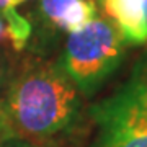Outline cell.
I'll use <instances>...</instances> for the list:
<instances>
[{"instance_id":"obj_1","label":"cell","mask_w":147,"mask_h":147,"mask_svg":"<svg viewBox=\"0 0 147 147\" xmlns=\"http://www.w3.org/2000/svg\"><path fill=\"white\" fill-rule=\"evenodd\" d=\"M2 108L13 139L41 146L75 131L84 96L59 64L28 61L11 75Z\"/></svg>"},{"instance_id":"obj_2","label":"cell","mask_w":147,"mask_h":147,"mask_svg":"<svg viewBox=\"0 0 147 147\" xmlns=\"http://www.w3.org/2000/svg\"><path fill=\"white\" fill-rule=\"evenodd\" d=\"M126 46L119 28L110 18L96 16L85 28L70 33L57 64L82 96L92 98L118 70Z\"/></svg>"},{"instance_id":"obj_3","label":"cell","mask_w":147,"mask_h":147,"mask_svg":"<svg viewBox=\"0 0 147 147\" xmlns=\"http://www.w3.org/2000/svg\"><path fill=\"white\" fill-rule=\"evenodd\" d=\"M88 116L95 126L88 147H147V74L136 70Z\"/></svg>"},{"instance_id":"obj_4","label":"cell","mask_w":147,"mask_h":147,"mask_svg":"<svg viewBox=\"0 0 147 147\" xmlns=\"http://www.w3.org/2000/svg\"><path fill=\"white\" fill-rule=\"evenodd\" d=\"M101 3L127 44H146L147 0H101Z\"/></svg>"},{"instance_id":"obj_5","label":"cell","mask_w":147,"mask_h":147,"mask_svg":"<svg viewBox=\"0 0 147 147\" xmlns=\"http://www.w3.org/2000/svg\"><path fill=\"white\" fill-rule=\"evenodd\" d=\"M98 16V8L93 0H75L59 20L57 28L67 33H75L85 28Z\"/></svg>"},{"instance_id":"obj_6","label":"cell","mask_w":147,"mask_h":147,"mask_svg":"<svg viewBox=\"0 0 147 147\" xmlns=\"http://www.w3.org/2000/svg\"><path fill=\"white\" fill-rule=\"evenodd\" d=\"M3 20H5V34L8 41L11 42L13 49L21 51L31 36V23L16 10L5 11Z\"/></svg>"},{"instance_id":"obj_7","label":"cell","mask_w":147,"mask_h":147,"mask_svg":"<svg viewBox=\"0 0 147 147\" xmlns=\"http://www.w3.org/2000/svg\"><path fill=\"white\" fill-rule=\"evenodd\" d=\"M74 2L75 0H41L39 2V15H41L42 21L57 28L61 16Z\"/></svg>"},{"instance_id":"obj_8","label":"cell","mask_w":147,"mask_h":147,"mask_svg":"<svg viewBox=\"0 0 147 147\" xmlns=\"http://www.w3.org/2000/svg\"><path fill=\"white\" fill-rule=\"evenodd\" d=\"M7 139H13L10 134V129L7 126L5 115H3V108H2V100H0V142L7 141Z\"/></svg>"},{"instance_id":"obj_9","label":"cell","mask_w":147,"mask_h":147,"mask_svg":"<svg viewBox=\"0 0 147 147\" xmlns=\"http://www.w3.org/2000/svg\"><path fill=\"white\" fill-rule=\"evenodd\" d=\"M0 147H41V146L26 142V141H23V139H7V141H3L0 144Z\"/></svg>"},{"instance_id":"obj_10","label":"cell","mask_w":147,"mask_h":147,"mask_svg":"<svg viewBox=\"0 0 147 147\" xmlns=\"http://www.w3.org/2000/svg\"><path fill=\"white\" fill-rule=\"evenodd\" d=\"M10 2L11 0H0V11H2V15L8 10H15V8H10Z\"/></svg>"},{"instance_id":"obj_11","label":"cell","mask_w":147,"mask_h":147,"mask_svg":"<svg viewBox=\"0 0 147 147\" xmlns=\"http://www.w3.org/2000/svg\"><path fill=\"white\" fill-rule=\"evenodd\" d=\"M23 2H26V0H11V2H10V8H15V10H16V7L21 5Z\"/></svg>"},{"instance_id":"obj_12","label":"cell","mask_w":147,"mask_h":147,"mask_svg":"<svg viewBox=\"0 0 147 147\" xmlns=\"http://www.w3.org/2000/svg\"><path fill=\"white\" fill-rule=\"evenodd\" d=\"M2 33H3V23H2V20H0V36H2Z\"/></svg>"}]
</instances>
